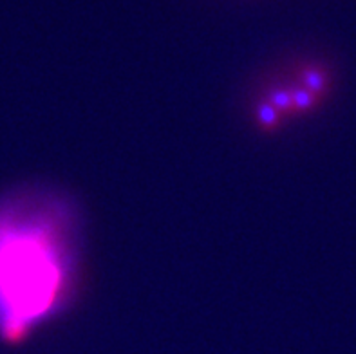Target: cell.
<instances>
[{"label":"cell","instance_id":"cell-2","mask_svg":"<svg viewBox=\"0 0 356 354\" xmlns=\"http://www.w3.org/2000/svg\"><path fill=\"white\" fill-rule=\"evenodd\" d=\"M297 77L277 81L270 92L262 96L257 108L259 123L262 127H277L284 120L312 111L325 96L330 86V74L321 65H304Z\"/></svg>","mask_w":356,"mask_h":354},{"label":"cell","instance_id":"cell-1","mask_svg":"<svg viewBox=\"0 0 356 354\" xmlns=\"http://www.w3.org/2000/svg\"><path fill=\"white\" fill-rule=\"evenodd\" d=\"M67 217L53 201H0V338L20 344L67 300L72 287Z\"/></svg>","mask_w":356,"mask_h":354}]
</instances>
